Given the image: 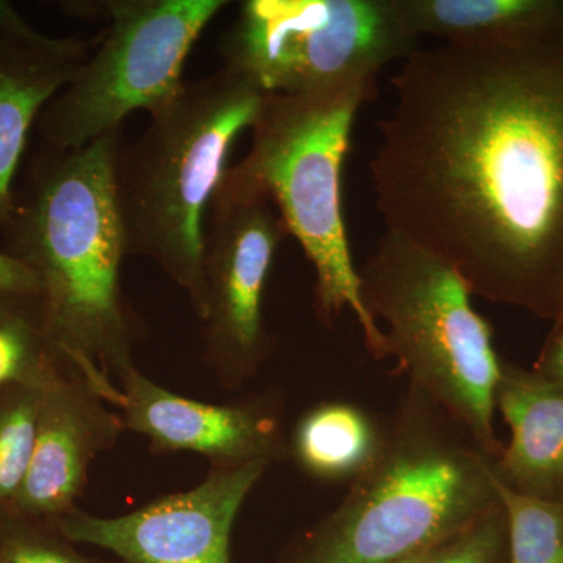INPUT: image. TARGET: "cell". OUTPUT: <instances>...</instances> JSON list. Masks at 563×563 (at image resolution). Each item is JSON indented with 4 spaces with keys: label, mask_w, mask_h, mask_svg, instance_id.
<instances>
[{
    "label": "cell",
    "mask_w": 563,
    "mask_h": 563,
    "mask_svg": "<svg viewBox=\"0 0 563 563\" xmlns=\"http://www.w3.org/2000/svg\"><path fill=\"white\" fill-rule=\"evenodd\" d=\"M390 81L369 162L385 231L563 324V36L417 51Z\"/></svg>",
    "instance_id": "obj_1"
},
{
    "label": "cell",
    "mask_w": 563,
    "mask_h": 563,
    "mask_svg": "<svg viewBox=\"0 0 563 563\" xmlns=\"http://www.w3.org/2000/svg\"><path fill=\"white\" fill-rule=\"evenodd\" d=\"M121 131L80 150L43 147L0 225L7 254L40 282L44 324L102 398L136 365L139 321L121 288L128 257L117 202Z\"/></svg>",
    "instance_id": "obj_2"
},
{
    "label": "cell",
    "mask_w": 563,
    "mask_h": 563,
    "mask_svg": "<svg viewBox=\"0 0 563 563\" xmlns=\"http://www.w3.org/2000/svg\"><path fill=\"white\" fill-rule=\"evenodd\" d=\"M499 503L492 459L409 384L372 465L285 563H396L432 550Z\"/></svg>",
    "instance_id": "obj_3"
},
{
    "label": "cell",
    "mask_w": 563,
    "mask_h": 563,
    "mask_svg": "<svg viewBox=\"0 0 563 563\" xmlns=\"http://www.w3.org/2000/svg\"><path fill=\"white\" fill-rule=\"evenodd\" d=\"M265 92L224 68L185 81L150 111L146 131L120 147L118 211L128 255L150 258L206 317L203 224L235 141L254 124Z\"/></svg>",
    "instance_id": "obj_4"
},
{
    "label": "cell",
    "mask_w": 563,
    "mask_h": 563,
    "mask_svg": "<svg viewBox=\"0 0 563 563\" xmlns=\"http://www.w3.org/2000/svg\"><path fill=\"white\" fill-rule=\"evenodd\" d=\"M376 87L265 95L250 154L236 173L268 192L314 269L313 310L331 325L351 312L376 361L388 357L383 329L363 306L361 277L344 228L343 166L357 111Z\"/></svg>",
    "instance_id": "obj_5"
},
{
    "label": "cell",
    "mask_w": 563,
    "mask_h": 563,
    "mask_svg": "<svg viewBox=\"0 0 563 563\" xmlns=\"http://www.w3.org/2000/svg\"><path fill=\"white\" fill-rule=\"evenodd\" d=\"M358 277L363 306L379 328L385 324L388 357L496 461L503 450L495 431L503 358L490 322L474 310L461 274L424 247L385 231Z\"/></svg>",
    "instance_id": "obj_6"
},
{
    "label": "cell",
    "mask_w": 563,
    "mask_h": 563,
    "mask_svg": "<svg viewBox=\"0 0 563 563\" xmlns=\"http://www.w3.org/2000/svg\"><path fill=\"white\" fill-rule=\"evenodd\" d=\"M225 0L63 2L80 20L106 22L79 73L41 111L35 129L47 150L88 146L120 132L133 111L150 113L185 84V63Z\"/></svg>",
    "instance_id": "obj_7"
},
{
    "label": "cell",
    "mask_w": 563,
    "mask_h": 563,
    "mask_svg": "<svg viewBox=\"0 0 563 563\" xmlns=\"http://www.w3.org/2000/svg\"><path fill=\"white\" fill-rule=\"evenodd\" d=\"M395 0H246L220 41L224 68L265 95L376 87L418 51Z\"/></svg>",
    "instance_id": "obj_8"
},
{
    "label": "cell",
    "mask_w": 563,
    "mask_h": 563,
    "mask_svg": "<svg viewBox=\"0 0 563 563\" xmlns=\"http://www.w3.org/2000/svg\"><path fill=\"white\" fill-rule=\"evenodd\" d=\"M288 235L268 192L229 168L203 224L202 362L222 390H240L272 357L263 301Z\"/></svg>",
    "instance_id": "obj_9"
},
{
    "label": "cell",
    "mask_w": 563,
    "mask_h": 563,
    "mask_svg": "<svg viewBox=\"0 0 563 563\" xmlns=\"http://www.w3.org/2000/svg\"><path fill=\"white\" fill-rule=\"evenodd\" d=\"M269 466H210L201 484L135 512L98 517L77 507L54 523L70 542L102 548L122 563H232L233 525Z\"/></svg>",
    "instance_id": "obj_10"
},
{
    "label": "cell",
    "mask_w": 563,
    "mask_h": 563,
    "mask_svg": "<svg viewBox=\"0 0 563 563\" xmlns=\"http://www.w3.org/2000/svg\"><path fill=\"white\" fill-rule=\"evenodd\" d=\"M114 385L110 404L125 431L144 437L154 453L199 454L211 468L288 459L284 396L277 391L229 404L195 401L162 387L136 365Z\"/></svg>",
    "instance_id": "obj_11"
},
{
    "label": "cell",
    "mask_w": 563,
    "mask_h": 563,
    "mask_svg": "<svg viewBox=\"0 0 563 563\" xmlns=\"http://www.w3.org/2000/svg\"><path fill=\"white\" fill-rule=\"evenodd\" d=\"M124 431L120 412L70 369L44 391L31 466L11 510L51 521L73 512L92 462Z\"/></svg>",
    "instance_id": "obj_12"
},
{
    "label": "cell",
    "mask_w": 563,
    "mask_h": 563,
    "mask_svg": "<svg viewBox=\"0 0 563 563\" xmlns=\"http://www.w3.org/2000/svg\"><path fill=\"white\" fill-rule=\"evenodd\" d=\"M91 38L49 36L0 0V225L14 207V179L41 111L98 47Z\"/></svg>",
    "instance_id": "obj_13"
},
{
    "label": "cell",
    "mask_w": 563,
    "mask_h": 563,
    "mask_svg": "<svg viewBox=\"0 0 563 563\" xmlns=\"http://www.w3.org/2000/svg\"><path fill=\"white\" fill-rule=\"evenodd\" d=\"M496 409L510 442L493 461L496 479L520 495L563 499V387L503 361Z\"/></svg>",
    "instance_id": "obj_14"
},
{
    "label": "cell",
    "mask_w": 563,
    "mask_h": 563,
    "mask_svg": "<svg viewBox=\"0 0 563 563\" xmlns=\"http://www.w3.org/2000/svg\"><path fill=\"white\" fill-rule=\"evenodd\" d=\"M407 31L463 47L562 38L563 0H395Z\"/></svg>",
    "instance_id": "obj_15"
},
{
    "label": "cell",
    "mask_w": 563,
    "mask_h": 563,
    "mask_svg": "<svg viewBox=\"0 0 563 563\" xmlns=\"http://www.w3.org/2000/svg\"><path fill=\"white\" fill-rule=\"evenodd\" d=\"M384 426L355 404L324 401L299 417L288 435V459L310 479L351 484L372 465Z\"/></svg>",
    "instance_id": "obj_16"
},
{
    "label": "cell",
    "mask_w": 563,
    "mask_h": 563,
    "mask_svg": "<svg viewBox=\"0 0 563 563\" xmlns=\"http://www.w3.org/2000/svg\"><path fill=\"white\" fill-rule=\"evenodd\" d=\"M76 368L47 332L38 295L0 296V387H49Z\"/></svg>",
    "instance_id": "obj_17"
},
{
    "label": "cell",
    "mask_w": 563,
    "mask_h": 563,
    "mask_svg": "<svg viewBox=\"0 0 563 563\" xmlns=\"http://www.w3.org/2000/svg\"><path fill=\"white\" fill-rule=\"evenodd\" d=\"M46 388L29 384L0 387V509H11L27 476Z\"/></svg>",
    "instance_id": "obj_18"
},
{
    "label": "cell",
    "mask_w": 563,
    "mask_h": 563,
    "mask_svg": "<svg viewBox=\"0 0 563 563\" xmlns=\"http://www.w3.org/2000/svg\"><path fill=\"white\" fill-rule=\"evenodd\" d=\"M496 488L507 518V563H563V499L520 495L498 479Z\"/></svg>",
    "instance_id": "obj_19"
},
{
    "label": "cell",
    "mask_w": 563,
    "mask_h": 563,
    "mask_svg": "<svg viewBox=\"0 0 563 563\" xmlns=\"http://www.w3.org/2000/svg\"><path fill=\"white\" fill-rule=\"evenodd\" d=\"M0 563H122L81 554L51 520L0 509Z\"/></svg>",
    "instance_id": "obj_20"
},
{
    "label": "cell",
    "mask_w": 563,
    "mask_h": 563,
    "mask_svg": "<svg viewBox=\"0 0 563 563\" xmlns=\"http://www.w3.org/2000/svg\"><path fill=\"white\" fill-rule=\"evenodd\" d=\"M507 562V518L503 504L451 539L437 544L417 563Z\"/></svg>",
    "instance_id": "obj_21"
},
{
    "label": "cell",
    "mask_w": 563,
    "mask_h": 563,
    "mask_svg": "<svg viewBox=\"0 0 563 563\" xmlns=\"http://www.w3.org/2000/svg\"><path fill=\"white\" fill-rule=\"evenodd\" d=\"M40 282L25 263L0 251V296L38 295Z\"/></svg>",
    "instance_id": "obj_22"
},
{
    "label": "cell",
    "mask_w": 563,
    "mask_h": 563,
    "mask_svg": "<svg viewBox=\"0 0 563 563\" xmlns=\"http://www.w3.org/2000/svg\"><path fill=\"white\" fill-rule=\"evenodd\" d=\"M536 372L563 387V324L555 325L553 336L537 363Z\"/></svg>",
    "instance_id": "obj_23"
},
{
    "label": "cell",
    "mask_w": 563,
    "mask_h": 563,
    "mask_svg": "<svg viewBox=\"0 0 563 563\" xmlns=\"http://www.w3.org/2000/svg\"><path fill=\"white\" fill-rule=\"evenodd\" d=\"M429 551H431V550L424 551V553L415 554V555H412V558H407V559H404V561H399L396 563H417L418 561H420L421 558H424L426 553H429Z\"/></svg>",
    "instance_id": "obj_24"
}]
</instances>
